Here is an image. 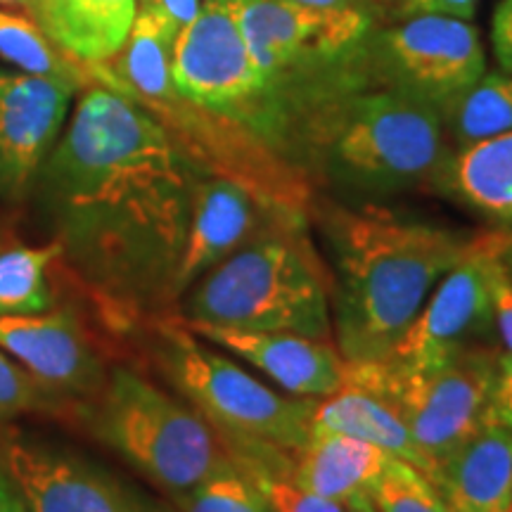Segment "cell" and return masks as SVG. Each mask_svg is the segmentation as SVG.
<instances>
[{"mask_svg":"<svg viewBox=\"0 0 512 512\" xmlns=\"http://www.w3.org/2000/svg\"><path fill=\"white\" fill-rule=\"evenodd\" d=\"M392 460L394 456L368 441L318 432L294 453L287 475L302 489L347 505L356 496L370 494Z\"/></svg>","mask_w":512,"mask_h":512,"instance_id":"19","label":"cell"},{"mask_svg":"<svg viewBox=\"0 0 512 512\" xmlns=\"http://www.w3.org/2000/svg\"><path fill=\"white\" fill-rule=\"evenodd\" d=\"M0 3H8V5H24L27 0H0Z\"/></svg>","mask_w":512,"mask_h":512,"instance_id":"38","label":"cell"},{"mask_svg":"<svg viewBox=\"0 0 512 512\" xmlns=\"http://www.w3.org/2000/svg\"><path fill=\"white\" fill-rule=\"evenodd\" d=\"M508 240V235L491 230L482 249L446 273L382 361L403 373H432L467 349L498 347L491 271Z\"/></svg>","mask_w":512,"mask_h":512,"instance_id":"8","label":"cell"},{"mask_svg":"<svg viewBox=\"0 0 512 512\" xmlns=\"http://www.w3.org/2000/svg\"><path fill=\"white\" fill-rule=\"evenodd\" d=\"M437 185L512 238V133L456 147L446 159Z\"/></svg>","mask_w":512,"mask_h":512,"instance_id":"20","label":"cell"},{"mask_svg":"<svg viewBox=\"0 0 512 512\" xmlns=\"http://www.w3.org/2000/svg\"><path fill=\"white\" fill-rule=\"evenodd\" d=\"M311 136L330 174L366 192L437 183L453 152L441 107L394 86L325 107Z\"/></svg>","mask_w":512,"mask_h":512,"instance_id":"6","label":"cell"},{"mask_svg":"<svg viewBox=\"0 0 512 512\" xmlns=\"http://www.w3.org/2000/svg\"><path fill=\"white\" fill-rule=\"evenodd\" d=\"M389 83L446 105L486 72L482 36L467 19L408 17L377 41Z\"/></svg>","mask_w":512,"mask_h":512,"instance_id":"13","label":"cell"},{"mask_svg":"<svg viewBox=\"0 0 512 512\" xmlns=\"http://www.w3.org/2000/svg\"><path fill=\"white\" fill-rule=\"evenodd\" d=\"M140 330L157 373L226 439L233 458L290 467L311 439L316 399L275 392L185 328L176 313L150 318Z\"/></svg>","mask_w":512,"mask_h":512,"instance_id":"3","label":"cell"},{"mask_svg":"<svg viewBox=\"0 0 512 512\" xmlns=\"http://www.w3.org/2000/svg\"><path fill=\"white\" fill-rule=\"evenodd\" d=\"M74 91L0 64V200L19 202L60 138Z\"/></svg>","mask_w":512,"mask_h":512,"instance_id":"15","label":"cell"},{"mask_svg":"<svg viewBox=\"0 0 512 512\" xmlns=\"http://www.w3.org/2000/svg\"><path fill=\"white\" fill-rule=\"evenodd\" d=\"M377 512H451L427 475L403 460H392L370 489Z\"/></svg>","mask_w":512,"mask_h":512,"instance_id":"26","label":"cell"},{"mask_svg":"<svg viewBox=\"0 0 512 512\" xmlns=\"http://www.w3.org/2000/svg\"><path fill=\"white\" fill-rule=\"evenodd\" d=\"M479 0H396V10L408 17H453L470 22L477 12Z\"/></svg>","mask_w":512,"mask_h":512,"instance_id":"30","label":"cell"},{"mask_svg":"<svg viewBox=\"0 0 512 512\" xmlns=\"http://www.w3.org/2000/svg\"><path fill=\"white\" fill-rule=\"evenodd\" d=\"M235 463L264 494L271 512H349L344 503L330 501L294 484L287 470L254 463V460H235Z\"/></svg>","mask_w":512,"mask_h":512,"instance_id":"28","label":"cell"},{"mask_svg":"<svg viewBox=\"0 0 512 512\" xmlns=\"http://www.w3.org/2000/svg\"><path fill=\"white\" fill-rule=\"evenodd\" d=\"M510 512H512V508H510Z\"/></svg>","mask_w":512,"mask_h":512,"instance_id":"40","label":"cell"},{"mask_svg":"<svg viewBox=\"0 0 512 512\" xmlns=\"http://www.w3.org/2000/svg\"><path fill=\"white\" fill-rule=\"evenodd\" d=\"M138 3H140V0H138Z\"/></svg>","mask_w":512,"mask_h":512,"instance_id":"41","label":"cell"},{"mask_svg":"<svg viewBox=\"0 0 512 512\" xmlns=\"http://www.w3.org/2000/svg\"><path fill=\"white\" fill-rule=\"evenodd\" d=\"M498 256H501V264H503L505 271H508L510 280H512V238L501 247V252H498Z\"/></svg>","mask_w":512,"mask_h":512,"instance_id":"37","label":"cell"},{"mask_svg":"<svg viewBox=\"0 0 512 512\" xmlns=\"http://www.w3.org/2000/svg\"><path fill=\"white\" fill-rule=\"evenodd\" d=\"M294 3L313 5V8H363L368 0H294Z\"/></svg>","mask_w":512,"mask_h":512,"instance_id":"35","label":"cell"},{"mask_svg":"<svg viewBox=\"0 0 512 512\" xmlns=\"http://www.w3.org/2000/svg\"><path fill=\"white\" fill-rule=\"evenodd\" d=\"M335 432L368 441L389 456L413 465L422 475L432 477V465L415 444L401 415L382 396L356 384H342L335 394L316 399L311 415V434Z\"/></svg>","mask_w":512,"mask_h":512,"instance_id":"21","label":"cell"},{"mask_svg":"<svg viewBox=\"0 0 512 512\" xmlns=\"http://www.w3.org/2000/svg\"><path fill=\"white\" fill-rule=\"evenodd\" d=\"M138 5V0H27L24 10L62 53L98 67L126 43Z\"/></svg>","mask_w":512,"mask_h":512,"instance_id":"18","label":"cell"},{"mask_svg":"<svg viewBox=\"0 0 512 512\" xmlns=\"http://www.w3.org/2000/svg\"><path fill=\"white\" fill-rule=\"evenodd\" d=\"M283 226H306V216L273 207L238 181L200 174L192 192L188 238L176 271V306L204 273L249 242Z\"/></svg>","mask_w":512,"mask_h":512,"instance_id":"14","label":"cell"},{"mask_svg":"<svg viewBox=\"0 0 512 512\" xmlns=\"http://www.w3.org/2000/svg\"><path fill=\"white\" fill-rule=\"evenodd\" d=\"M0 470L24 512H178L93 460L27 434L0 439Z\"/></svg>","mask_w":512,"mask_h":512,"instance_id":"10","label":"cell"},{"mask_svg":"<svg viewBox=\"0 0 512 512\" xmlns=\"http://www.w3.org/2000/svg\"><path fill=\"white\" fill-rule=\"evenodd\" d=\"M328 254L332 335L347 363L382 361L434 287L489 242L377 204L320 214Z\"/></svg>","mask_w":512,"mask_h":512,"instance_id":"2","label":"cell"},{"mask_svg":"<svg viewBox=\"0 0 512 512\" xmlns=\"http://www.w3.org/2000/svg\"><path fill=\"white\" fill-rule=\"evenodd\" d=\"M176 316L190 325L332 342L328 268L306 226L275 228L192 283Z\"/></svg>","mask_w":512,"mask_h":512,"instance_id":"4","label":"cell"},{"mask_svg":"<svg viewBox=\"0 0 512 512\" xmlns=\"http://www.w3.org/2000/svg\"><path fill=\"white\" fill-rule=\"evenodd\" d=\"M202 171L138 102L93 83L31 192L62 266L112 332L176 313V271Z\"/></svg>","mask_w":512,"mask_h":512,"instance_id":"1","label":"cell"},{"mask_svg":"<svg viewBox=\"0 0 512 512\" xmlns=\"http://www.w3.org/2000/svg\"><path fill=\"white\" fill-rule=\"evenodd\" d=\"M441 117L453 150L512 133V74L484 72L441 105Z\"/></svg>","mask_w":512,"mask_h":512,"instance_id":"24","label":"cell"},{"mask_svg":"<svg viewBox=\"0 0 512 512\" xmlns=\"http://www.w3.org/2000/svg\"><path fill=\"white\" fill-rule=\"evenodd\" d=\"M491 43L503 72L512 74V0H501L491 22Z\"/></svg>","mask_w":512,"mask_h":512,"instance_id":"32","label":"cell"},{"mask_svg":"<svg viewBox=\"0 0 512 512\" xmlns=\"http://www.w3.org/2000/svg\"><path fill=\"white\" fill-rule=\"evenodd\" d=\"M489 418L512 432V354H498L494 389H491Z\"/></svg>","mask_w":512,"mask_h":512,"instance_id":"31","label":"cell"},{"mask_svg":"<svg viewBox=\"0 0 512 512\" xmlns=\"http://www.w3.org/2000/svg\"><path fill=\"white\" fill-rule=\"evenodd\" d=\"M185 328L245 361L292 396L323 399L344 384V358L332 342L287 332L228 330L214 325L185 323Z\"/></svg>","mask_w":512,"mask_h":512,"instance_id":"16","label":"cell"},{"mask_svg":"<svg viewBox=\"0 0 512 512\" xmlns=\"http://www.w3.org/2000/svg\"><path fill=\"white\" fill-rule=\"evenodd\" d=\"M74 420L169 498L235 463L226 439L188 401L121 363Z\"/></svg>","mask_w":512,"mask_h":512,"instance_id":"5","label":"cell"},{"mask_svg":"<svg viewBox=\"0 0 512 512\" xmlns=\"http://www.w3.org/2000/svg\"><path fill=\"white\" fill-rule=\"evenodd\" d=\"M57 264H62L57 240L29 245L15 230L0 226V316H36L57 306Z\"/></svg>","mask_w":512,"mask_h":512,"instance_id":"22","label":"cell"},{"mask_svg":"<svg viewBox=\"0 0 512 512\" xmlns=\"http://www.w3.org/2000/svg\"><path fill=\"white\" fill-rule=\"evenodd\" d=\"M240 27L254 67L273 86L292 72L349 53L366 38L370 17L363 8L240 0Z\"/></svg>","mask_w":512,"mask_h":512,"instance_id":"12","label":"cell"},{"mask_svg":"<svg viewBox=\"0 0 512 512\" xmlns=\"http://www.w3.org/2000/svg\"><path fill=\"white\" fill-rule=\"evenodd\" d=\"M491 294H494L498 344L505 354H512V280L501 264V256H496L494 271H491Z\"/></svg>","mask_w":512,"mask_h":512,"instance_id":"29","label":"cell"},{"mask_svg":"<svg viewBox=\"0 0 512 512\" xmlns=\"http://www.w3.org/2000/svg\"><path fill=\"white\" fill-rule=\"evenodd\" d=\"M178 512H271L264 494L238 463L221 467L190 491L171 496Z\"/></svg>","mask_w":512,"mask_h":512,"instance_id":"25","label":"cell"},{"mask_svg":"<svg viewBox=\"0 0 512 512\" xmlns=\"http://www.w3.org/2000/svg\"><path fill=\"white\" fill-rule=\"evenodd\" d=\"M432 482L451 512H510L512 432L486 418L475 434L441 460Z\"/></svg>","mask_w":512,"mask_h":512,"instance_id":"17","label":"cell"},{"mask_svg":"<svg viewBox=\"0 0 512 512\" xmlns=\"http://www.w3.org/2000/svg\"><path fill=\"white\" fill-rule=\"evenodd\" d=\"M204 0H140V5H150L171 19L178 29L190 24L197 17Z\"/></svg>","mask_w":512,"mask_h":512,"instance_id":"33","label":"cell"},{"mask_svg":"<svg viewBox=\"0 0 512 512\" xmlns=\"http://www.w3.org/2000/svg\"><path fill=\"white\" fill-rule=\"evenodd\" d=\"M349 512H377L373 498H370V494H363V496H356L354 501L347 503Z\"/></svg>","mask_w":512,"mask_h":512,"instance_id":"36","label":"cell"},{"mask_svg":"<svg viewBox=\"0 0 512 512\" xmlns=\"http://www.w3.org/2000/svg\"><path fill=\"white\" fill-rule=\"evenodd\" d=\"M498 354V347L467 349L432 373H403L387 361H344V384L394 406L434 475L441 460L489 418Z\"/></svg>","mask_w":512,"mask_h":512,"instance_id":"7","label":"cell"},{"mask_svg":"<svg viewBox=\"0 0 512 512\" xmlns=\"http://www.w3.org/2000/svg\"><path fill=\"white\" fill-rule=\"evenodd\" d=\"M0 62L24 74L72 86L79 93L98 83L91 67L62 53L34 19L17 12L0 10Z\"/></svg>","mask_w":512,"mask_h":512,"instance_id":"23","label":"cell"},{"mask_svg":"<svg viewBox=\"0 0 512 512\" xmlns=\"http://www.w3.org/2000/svg\"><path fill=\"white\" fill-rule=\"evenodd\" d=\"M0 349L57 396L69 418L105 387L114 366L76 304L36 316H0Z\"/></svg>","mask_w":512,"mask_h":512,"instance_id":"11","label":"cell"},{"mask_svg":"<svg viewBox=\"0 0 512 512\" xmlns=\"http://www.w3.org/2000/svg\"><path fill=\"white\" fill-rule=\"evenodd\" d=\"M0 512H24V505L19 501L15 486L10 484L3 470H0Z\"/></svg>","mask_w":512,"mask_h":512,"instance_id":"34","label":"cell"},{"mask_svg":"<svg viewBox=\"0 0 512 512\" xmlns=\"http://www.w3.org/2000/svg\"><path fill=\"white\" fill-rule=\"evenodd\" d=\"M377 3H394V0H377Z\"/></svg>","mask_w":512,"mask_h":512,"instance_id":"39","label":"cell"},{"mask_svg":"<svg viewBox=\"0 0 512 512\" xmlns=\"http://www.w3.org/2000/svg\"><path fill=\"white\" fill-rule=\"evenodd\" d=\"M171 76L192 105L247 121L261 112L268 81L254 67L240 27V0H204L197 17L178 31Z\"/></svg>","mask_w":512,"mask_h":512,"instance_id":"9","label":"cell"},{"mask_svg":"<svg viewBox=\"0 0 512 512\" xmlns=\"http://www.w3.org/2000/svg\"><path fill=\"white\" fill-rule=\"evenodd\" d=\"M29 413L69 418V408L50 394L29 370L19 366L8 351L0 349V420Z\"/></svg>","mask_w":512,"mask_h":512,"instance_id":"27","label":"cell"}]
</instances>
